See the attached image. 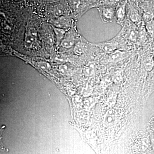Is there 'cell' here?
Returning a JSON list of instances; mask_svg holds the SVG:
<instances>
[{
  "mask_svg": "<svg viewBox=\"0 0 154 154\" xmlns=\"http://www.w3.org/2000/svg\"><path fill=\"white\" fill-rule=\"evenodd\" d=\"M99 10L101 19L104 23L116 22V9L113 7H101L99 9Z\"/></svg>",
  "mask_w": 154,
  "mask_h": 154,
  "instance_id": "6da1fadb",
  "label": "cell"
},
{
  "mask_svg": "<svg viewBox=\"0 0 154 154\" xmlns=\"http://www.w3.org/2000/svg\"><path fill=\"white\" fill-rule=\"evenodd\" d=\"M75 42V38L73 32L69 31L65 33L60 44L64 48H69L74 46Z\"/></svg>",
  "mask_w": 154,
  "mask_h": 154,
  "instance_id": "7a4b0ae2",
  "label": "cell"
},
{
  "mask_svg": "<svg viewBox=\"0 0 154 154\" xmlns=\"http://www.w3.org/2000/svg\"><path fill=\"white\" fill-rule=\"evenodd\" d=\"M97 46L105 52L111 53L118 49L119 45L117 42L111 40L97 44Z\"/></svg>",
  "mask_w": 154,
  "mask_h": 154,
  "instance_id": "3957f363",
  "label": "cell"
},
{
  "mask_svg": "<svg viewBox=\"0 0 154 154\" xmlns=\"http://www.w3.org/2000/svg\"><path fill=\"white\" fill-rule=\"evenodd\" d=\"M125 3L122 2L118 5L117 9H116V22L118 24H122L125 19Z\"/></svg>",
  "mask_w": 154,
  "mask_h": 154,
  "instance_id": "277c9868",
  "label": "cell"
},
{
  "mask_svg": "<svg viewBox=\"0 0 154 154\" xmlns=\"http://www.w3.org/2000/svg\"><path fill=\"white\" fill-rule=\"evenodd\" d=\"M36 37V33L34 30H31L30 28L27 30L25 36V43L27 47H30L35 41Z\"/></svg>",
  "mask_w": 154,
  "mask_h": 154,
  "instance_id": "5b68a950",
  "label": "cell"
},
{
  "mask_svg": "<svg viewBox=\"0 0 154 154\" xmlns=\"http://www.w3.org/2000/svg\"><path fill=\"white\" fill-rule=\"evenodd\" d=\"M69 21L67 18L61 17L55 20L54 22V24L57 28L64 29L65 28H67L68 25H69Z\"/></svg>",
  "mask_w": 154,
  "mask_h": 154,
  "instance_id": "8992f818",
  "label": "cell"
},
{
  "mask_svg": "<svg viewBox=\"0 0 154 154\" xmlns=\"http://www.w3.org/2000/svg\"><path fill=\"white\" fill-rule=\"evenodd\" d=\"M54 29L56 36L57 42V43H60L63 39L64 36L65 34V30L63 29L57 28V27H54Z\"/></svg>",
  "mask_w": 154,
  "mask_h": 154,
  "instance_id": "52a82bcc",
  "label": "cell"
},
{
  "mask_svg": "<svg viewBox=\"0 0 154 154\" xmlns=\"http://www.w3.org/2000/svg\"><path fill=\"white\" fill-rule=\"evenodd\" d=\"M84 48H83V44L81 42L77 43L75 45L74 47V51L75 53L78 54H82L83 52Z\"/></svg>",
  "mask_w": 154,
  "mask_h": 154,
  "instance_id": "ba28073f",
  "label": "cell"
}]
</instances>
